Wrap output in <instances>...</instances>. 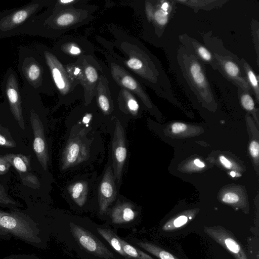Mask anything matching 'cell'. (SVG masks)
Instances as JSON below:
<instances>
[{
	"label": "cell",
	"mask_w": 259,
	"mask_h": 259,
	"mask_svg": "<svg viewBox=\"0 0 259 259\" xmlns=\"http://www.w3.org/2000/svg\"><path fill=\"white\" fill-rule=\"evenodd\" d=\"M114 36L111 47L121 54L108 53L141 83L159 95H165L166 76L154 56L134 37L118 30L115 31Z\"/></svg>",
	"instance_id": "obj_1"
},
{
	"label": "cell",
	"mask_w": 259,
	"mask_h": 259,
	"mask_svg": "<svg viewBox=\"0 0 259 259\" xmlns=\"http://www.w3.org/2000/svg\"><path fill=\"white\" fill-rule=\"evenodd\" d=\"M87 5L76 4L68 9L53 11L50 8L33 17L22 34L56 38L65 32L88 23L93 18L92 10Z\"/></svg>",
	"instance_id": "obj_2"
},
{
	"label": "cell",
	"mask_w": 259,
	"mask_h": 259,
	"mask_svg": "<svg viewBox=\"0 0 259 259\" xmlns=\"http://www.w3.org/2000/svg\"><path fill=\"white\" fill-rule=\"evenodd\" d=\"M18 70L23 84L39 94L53 96L56 93L48 67L34 48H19Z\"/></svg>",
	"instance_id": "obj_3"
},
{
	"label": "cell",
	"mask_w": 259,
	"mask_h": 259,
	"mask_svg": "<svg viewBox=\"0 0 259 259\" xmlns=\"http://www.w3.org/2000/svg\"><path fill=\"white\" fill-rule=\"evenodd\" d=\"M34 48L44 58L48 67L59 101L65 102L83 98L82 87L71 78L64 64L52 48L41 44L35 45Z\"/></svg>",
	"instance_id": "obj_4"
},
{
	"label": "cell",
	"mask_w": 259,
	"mask_h": 259,
	"mask_svg": "<svg viewBox=\"0 0 259 259\" xmlns=\"http://www.w3.org/2000/svg\"><path fill=\"white\" fill-rule=\"evenodd\" d=\"M52 1L33 0L19 8L0 12V38L22 34L27 23Z\"/></svg>",
	"instance_id": "obj_5"
},
{
	"label": "cell",
	"mask_w": 259,
	"mask_h": 259,
	"mask_svg": "<svg viewBox=\"0 0 259 259\" xmlns=\"http://www.w3.org/2000/svg\"><path fill=\"white\" fill-rule=\"evenodd\" d=\"M179 62L183 76L198 98L206 103L214 101L204 68L196 55L186 52L182 48L179 55Z\"/></svg>",
	"instance_id": "obj_6"
},
{
	"label": "cell",
	"mask_w": 259,
	"mask_h": 259,
	"mask_svg": "<svg viewBox=\"0 0 259 259\" xmlns=\"http://www.w3.org/2000/svg\"><path fill=\"white\" fill-rule=\"evenodd\" d=\"M0 227L9 234L32 245L41 242L36 224L22 213L0 211Z\"/></svg>",
	"instance_id": "obj_7"
},
{
	"label": "cell",
	"mask_w": 259,
	"mask_h": 259,
	"mask_svg": "<svg viewBox=\"0 0 259 259\" xmlns=\"http://www.w3.org/2000/svg\"><path fill=\"white\" fill-rule=\"evenodd\" d=\"M107 62V71L110 78L119 87L130 91L148 108L152 103L141 83L108 53H103Z\"/></svg>",
	"instance_id": "obj_8"
},
{
	"label": "cell",
	"mask_w": 259,
	"mask_h": 259,
	"mask_svg": "<svg viewBox=\"0 0 259 259\" xmlns=\"http://www.w3.org/2000/svg\"><path fill=\"white\" fill-rule=\"evenodd\" d=\"M52 49L64 65L74 63L83 56H95L92 44L81 36H65L58 40Z\"/></svg>",
	"instance_id": "obj_9"
},
{
	"label": "cell",
	"mask_w": 259,
	"mask_h": 259,
	"mask_svg": "<svg viewBox=\"0 0 259 259\" xmlns=\"http://www.w3.org/2000/svg\"><path fill=\"white\" fill-rule=\"evenodd\" d=\"M1 90L10 110L19 126L25 129L20 89L17 74L12 68H9L1 82Z\"/></svg>",
	"instance_id": "obj_10"
},
{
	"label": "cell",
	"mask_w": 259,
	"mask_h": 259,
	"mask_svg": "<svg viewBox=\"0 0 259 259\" xmlns=\"http://www.w3.org/2000/svg\"><path fill=\"white\" fill-rule=\"evenodd\" d=\"M89 157V144L84 131L73 128L62 157V169L65 170L87 160Z\"/></svg>",
	"instance_id": "obj_11"
},
{
	"label": "cell",
	"mask_w": 259,
	"mask_h": 259,
	"mask_svg": "<svg viewBox=\"0 0 259 259\" xmlns=\"http://www.w3.org/2000/svg\"><path fill=\"white\" fill-rule=\"evenodd\" d=\"M76 62L82 71L81 85L84 91V105L87 106L95 97L97 86L103 71V65L99 62L95 56L81 57Z\"/></svg>",
	"instance_id": "obj_12"
},
{
	"label": "cell",
	"mask_w": 259,
	"mask_h": 259,
	"mask_svg": "<svg viewBox=\"0 0 259 259\" xmlns=\"http://www.w3.org/2000/svg\"><path fill=\"white\" fill-rule=\"evenodd\" d=\"M71 233L83 249L100 257L110 259L113 254L93 234L82 227L73 223L69 224Z\"/></svg>",
	"instance_id": "obj_13"
},
{
	"label": "cell",
	"mask_w": 259,
	"mask_h": 259,
	"mask_svg": "<svg viewBox=\"0 0 259 259\" xmlns=\"http://www.w3.org/2000/svg\"><path fill=\"white\" fill-rule=\"evenodd\" d=\"M204 232L228 251L235 259H248L243 247L234 234L224 227L220 225L205 227Z\"/></svg>",
	"instance_id": "obj_14"
},
{
	"label": "cell",
	"mask_w": 259,
	"mask_h": 259,
	"mask_svg": "<svg viewBox=\"0 0 259 259\" xmlns=\"http://www.w3.org/2000/svg\"><path fill=\"white\" fill-rule=\"evenodd\" d=\"M124 131L121 122L117 120L112 144L113 174L118 183L120 181L127 156Z\"/></svg>",
	"instance_id": "obj_15"
},
{
	"label": "cell",
	"mask_w": 259,
	"mask_h": 259,
	"mask_svg": "<svg viewBox=\"0 0 259 259\" xmlns=\"http://www.w3.org/2000/svg\"><path fill=\"white\" fill-rule=\"evenodd\" d=\"M216 60L218 69L229 80L233 83L238 88H240L246 92L249 93L251 89L243 75L240 67L230 56L220 55L213 53Z\"/></svg>",
	"instance_id": "obj_16"
},
{
	"label": "cell",
	"mask_w": 259,
	"mask_h": 259,
	"mask_svg": "<svg viewBox=\"0 0 259 259\" xmlns=\"http://www.w3.org/2000/svg\"><path fill=\"white\" fill-rule=\"evenodd\" d=\"M113 176L112 168L108 166L99 186L98 200L101 214H104L116 199L117 190Z\"/></svg>",
	"instance_id": "obj_17"
},
{
	"label": "cell",
	"mask_w": 259,
	"mask_h": 259,
	"mask_svg": "<svg viewBox=\"0 0 259 259\" xmlns=\"http://www.w3.org/2000/svg\"><path fill=\"white\" fill-rule=\"evenodd\" d=\"M5 157L11 165L17 170L24 185L33 188L40 186L37 178L30 172L29 157L22 154H7Z\"/></svg>",
	"instance_id": "obj_18"
},
{
	"label": "cell",
	"mask_w": 259,
	"mask_h": 259,
	"mask_svg": "<svg viewBox=\"0 0 259 259\" xmlns=\"http://www.w3.org/2000/svg\"><path fill=\"white\" fill-rule=\"evenodd\" d=\"M95 97L97 104L102 113L107 115L110 114L114 109V101L104 65L97 86Z\"/></svg>",
	"instance_id": "obj_19"
},
{
	"label": "cell",
	"mask_w": 259,
	"mask_h": 259,
	"mask_svg": "<svg viewBox=\"0 0 259 259\" xmlns=\"http://www.w3.org/2000/svg\"><path fill=\"white\" fill-rule=\"evenodd\" d=\"M154 4L155 9L152 19L155 26L158 28L164 27L167 23L174 1H159Z\"/></svg>",
	"instance_id": "obj_20"
},
{
	"label": "cell",
	"mask_w": 259,
	"mask_h": 259,
	"mask_svg": "<svg viewBox=\"0 0 259 259\" xmlns=\"http://www.w3.org/2000/svg\"><path fill=\"white\" fill-rule=\"evenodd\" d=\"M136 216L133 205L129 202H123L115 206L111 212L112 222L123 224L133 221Z\"/></svg>",
	"instance_id": "obj_21"
},
{
	"label": "cell",
	"mask_w": 259,
	"mask_h": 259,
	"mask_svg": "<svg viewBox=\"0 0 259 259\" xmlns=\"http://www.w3.org/2000/svg\"><path fill=\"white\" fill-rule=\"evenodd\" d=\"M119 87L118 93L115 94L111 92V94L117 95L119 105L123 106L127 112L132 115L136 116L139 111V104L135 96L127 90Z\"/></svg>",
	"instance_id": "obj_22"
},
{
	"label": "cell",
	"mask_w": 259,
	"mask_h": 259,
	"mask_svg": "<svg viewBox=\"0 0 259 259\" xmlns=\"http://www.w3.org/2000/svg\"><path fill=\"white\" fill-rule=\"evenodd\" d=\"M68 191L75 203L82 206L87 200L88 184L85 181L76 182L68 187Z\"/></svg>",
	"instance_id": "obj_23"
},
{
	"label": "cell",
	"mask_w": 259,
	"mask_h": 259,
	"mask_svg": "<svg viewBox=\"0 0 259 259\" xmlns=\"http://www.w3.org/2000/svg\"><path fill=\"white\" fill-rule=\"evenodd\" d=\"M191 41V46L193 49L196 56L207 64L211 65L214 69H218V65L213 54L204 46L197 41L189 38Z\"/></svg>",
	"instance_id": "obj_24"
},
{
	"label": "cell",
	"mask_w": 259,
	"mask_h": 259,
	"mask_svg": "<svg viewBox=\"0 0 259 259\" xmlns=\"http://www.w3.org/2000/svg\"><path fill=\"white\" fill-rule=\"evenodd\" d=\"M243 67L246 79L254 93L256 101H259V81L258 76L253 71L250 65L244 59H241L240 61Z\"/></svg>",
	"instance_id": "obj_25"
},
{
	"label": "cell",
	"mask_w": 259,
	"mask_h": 259,
	"mask_svg": "<svg viewBox=\"0 0 259 259\" xmlns=\"http://www.w3.org/2000/svg\"><path fill=\"white\" fill-rule=\"evenodd\" d=\"M97 230L98 232L108 242L117 252L126 258H130L124 252L119 240V237L115 233L108 229L98 228Z\"/></svg>",
	"instance_id": "obj_26"
},
{
	"label": "cell",
	"mask_w": 259,
	"mask_h": 259,
	"mask_svg": "<svg viewBox=\"0 0 259 259\" xmlns=\"http://www.w3.org/2000/svg\"><path fill=\"white\" fill-rule=\"evenodd\" d=\"M226 1L217 0H181L175 1V2L184 5L193 9L211 10L222 5Z\"/></svg>",
	"instance_id": "obj_27"
},
{
	"label": "cell",
	"mask_w": 259,
	"mask_h": 259,
	"mask_svg": "<svg viewBox=\"0 0 259 259\" xmlns=\"http://www.w3.org/2000/svg\"><path fill=\"white\" fill-rule=\"evenodd\" d=\"M194 212L182 214L166 222L162 226L164 231H172L179 229L191 221L194 218Z\"/></svg>",
	"instance_id": "obj_28"
},
{
	"label": "cell",
	"mask_w": 259,
	"mask_h": 259,
	"mask_svg": "<svg viewBox=\"0 0 259 259\" xmlns=\"http://www.w3.org/2000/svg\"><path fill=\"white\" fill-rule=\"evenodd\" d=\"M137 244L159 259H179L159 246L148 242H139Z\"/></svg>",
	"instance_id": "obj_29"
},
{
	"label": "cell",
	"mask_w": 259,
	"mask_h": 259,
	"mask_svg": "<svg viewBox=\"0 0 259 259\" xmlns=\"http://www.w3.org/2000/svg\"><path fill=\"white\" fill-rule=\"evenodd\" d=\"M119 240L125 254L133 259H154L150 255L131 245L119 237Z\"/></svg>",
	"instance_id": "obj_30"
},
{
	"label": "cell",
	"mask_w": 259,
	"mask_h": 259,
	"mask_svg": "<svg viewBox=\"0 0 259 259\" xmlns=\"http://www.w3.org/2000/svg\"><path fill=\"white\" fill-rule=\"evenodd\" d=\"M238 95H239L240 103L245 110L249 112L255 110L254 100L249 93L238 88Z\"/></svg>",
	"instance_id": "obj_31"
},
{
	"label": "cell",
	"mask_w": 259,
	"mask_h": 259,
	"mask_svg": "<svg viewBox=\"0 0 259 259\" xmlns=\"http://www.w3.org/2000/svg\"><path fill=\"white\" fill-rule=\"evenodd\" d=\"M251 32L253 36V39L255 46V51L257 56V63L258 64V24L256 21H252L251 24Z\"/></svg>",
	"instance_id": "obj_32"
},
{
	"label": "cell",
	"mask_w": 259,
	"mask_h": 259,
	"mask_svg": "<svg viewBox=\"0 0 259 259\" xmlns=\"http://www.w3.org/2000/svg\"><path fill=\"white\" fill-rule=\"evenodd\" d=\"M0 204L15 206L20 205V204L9 197L1 188L0 189Z\"/></svg>",
	"instance_id": "obj_33"
},
{
	"label": "cell",
	"mask_w": 259,
	"mask_h": 259,
	"mask_svg": "<svg viewBox=\"0 0 259 259\" xmlns=\"http://www.w3.org/2000/svg\"><path fill=\"white\" fill-rule=\"evenodd\" d=\"M222 200L224 203L233 204L239 202V197L235 193L228 192L223 196Z\"/></svg>",
	"instance_id": "obj_34"
},
{
	"label": "cell",
	"mask_w": 259,
	"mask_h": 259,
	"mask_svg": "<svg viewBox=\"0 0 259 259\" xmlns=\"http://www.w3.org/2000/svg\"><path fill=\"white\" fill-rule=\"evenodd\" d=\"M11 165V164L7 160L5 155H0V175L7 172Z\"/></svg>",
	"instance_id": "obj_35"
},
{
	"label": "cell",
	"mask_w": 259,
	"mask_h": 259,
	"mask_svg": "<svg viewBox=\"0 0 259 259\" xmlns=\"http://www.w3.org/2000/svg\"><path fill=\"white\" fill-rule=\"evenodd\" d=\"M0 145L7 147H15L16 143L12 139L0 133Z\"/></svg>",
	"instance_id": "obj_36"
},
{
	"label": "cell",
	"mask_w": 259,
	"mask_h": 259,
	"mask_svg": "<svg viewBox=\"0 0 259 259\" xmlns=\"http://www.w3.org/2000/svg\"><path fill=\"white\" fill-rule=\"evenodd\" d=\"M171 131L174 134H179L184 132L187 126L185 124L181 122H176L172 124Z\"/></svg>",
	"instance_id": "obj_37"
},
{
	"label": "cell",
	"mask_w": 259,
	"mask_h": 259,
	"mask_svg": "<svg viewBox=\"0 0 259 259\" xmlns=\"http://www.w3.org/2000/svg\"><path fill=\"white\" fill-rule=\"evenodd\" d=\"M34 254H12L0 259H36Z\"/></svg>",
	"instance_id": "obj_38"
},
{
	"label": "cell",
	"mask_w": 259,
	"mask_h": 259,
	"mask_svg": "<svg viewBox=\"0 0 259 259\" xmlns=\"http://www.w3.org/2000/svg\"><path fill=\"white\" fill-rule=\"evenodd\" d=\"M259 145L255 141H252L249 145V151L253 157L256 158L258 156Z\"/></svg>",
	"instance_id": "obj_39"
},
{
	"label": "cell",
	"mask_w": 259,
	"mask_h": 259,
	"mask_svg": "<svg viewBox=\"0 0 259 259\" xmlns=\"http://www.w3.org/2000/svg\"><path fill=\"white\" fill-rule=\"evenodd\" d=\"M220 160L225 167L227 168H231L232 167V163L224 156H221L220 157Z\"/></svg>",
	"instance_id": "obj_40"
},
{
	"label": "cell",
	"mask_w": 259,
	"mask_h": 259,
	"mask_svg": "<svg viewBox=\"0 0 259 259\" xmlns=\"http://www.w3.org/2000/svg\"><path fill=\"white\" fill-rule=\"evenodd\" d=\"M93 117V114L91 113H87L84 114L82 119L83 124L87 126L90 122Z\"/></svg>",
	"instance_id": "obj_41"
},
{
	"label": "cell",
	"mask_w": 259,
	"mask_h": 259,
	"mask_svg": "<svg viewBox=\"0 0 259 259\" xmlns=\"http://www.w3.org/2000/svg\"><path fill=\"white\" fill-rule=\"evenodd\" d=\"M0 237L2 239H9L10 238V234L4 231L1 227H0Z\"/></svg>",
	"instance_id": "obj_42"
},
{
	"label": "cell",
	"mask_w": 259,
	"mask_h": 259,
	"mask_svg": "<svg viewBox=\"0 0 259 259\" xmlns=\"http://www.w3.org/2000/svg\"><path fill=\"white\" fill-rule=\"evenodd\" d=\"M194 163L196 166L199 167H203L205 166L204 163L201 162L198 159H196L194 160Z\"/></svg>",
	"instance_id": "obj_43"
},
{
	"label": "cell",
	"mask_w": 259,
	"mask_h": 259,
	"mask_svg": "<svg viewBox=\"0 0 259 259\" xmlns=\"http://www.w3.org/2000/svg\"><path fill=\"white\" fill-rule=\"evenodd\" d=\"M230 175L231 176H232L233 177H234L235 176H236V174L234 171H231L230 172Z\"/></svg>",
	"instance_id": "obj_44"
}]
</instances>
